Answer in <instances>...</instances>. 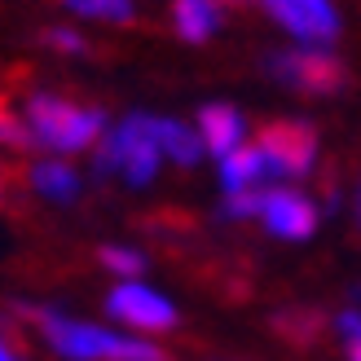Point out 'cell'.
Segmentation results:
<instances>
[{"instance_id":"6da1fadb","label":"cell","mask_w":361,"mask_h":361,"mask_svg":"<svg viewBox=\"0 0 361 361\" xmlns=\"http://www.w3.org/2000/svg\"><path fill=\"white\" fill-rule=\"evenodd\" d=\"M40 317L44 335L53 339V348L62 357H75V361H164L154 344H141V339H123L111 335L102 326H84V322H66V317H53V313H35Z\"/></svg>"},{"instance_id":"ba28073f","label":"cell","mask_w":361,"mask_h":361,"mask_svg":"<svg viewBox=\"0 0 361 361\" xmlns=\"http://www.w3.org/2000/svg\"><path fill=\"white\" fill-rule=\"evenodd\" d=\"M260 216H264V225L274 229L278 238H291V243L309 238V233L317 229V207L304 194H295V190H264Z\"/></svg>"},{"instance_id":"52a82bcc","label":"cell","mask_w":361,"mask_h":361,"mask_svg":"<svg viewBox=\"0 0 361 361\" xmlns=\"http://www.w3.org/2000/svg\"><path fill=\"white\" fill-rule=\"evenodd\" d=\"M106 309H111V317L128 322V326H137V331H168V326H176L172 304L164 295H154L150 286H137V282L115 286L111 300H106Z\"/></svg>"},{"instance_id":"44dd1931","label":"cell","mask_w":361,"mask_h":361,"mask_svg":"<svg viewBox=\"0 0 361 361\" xmlns=\"http://www.w3.org/2000/svg\"><path fill=\"white\" fill-rule=\"evenodd\" d=\"M221 5H251V0H221Z\"/></svg>"},{"instance_id":"e0dca14e","label":"cell","mask_w":361,"mask_h":361,"mask_svg":"<svg viewBox=\"0 0 361 361\" xmlns=\"http://www.w3.org/2000/svg\"><path fill=\"white\" fill-rule=\"evenodd\" d=\"M339 331H344V344H348V361H361V313H344Z\"/></svg>"},{"instance_id":"8992f818","label":"cell","mask_w":361,"mask_h":361,"mask_svg":"<svg viewBox=\"0 0 361 361\" xmlns=\"http://www.w3.org/2000/svg\"><path fill=\"white\" fill-rule=\"evenodd\" d=\"M260 5L278 18V23L309 44H331L339 35V13L331 0H260Z\"/></svg>"},{"instance_id":"8fae6325","label":"cell","mask_w":361,"mask_h":361,"mask_svg":"<svg viewBox=\"0 0 361 361\" xmlns=\"http://www.w3.org/2000/svg\"><path fill=\"white\" fill-rule=\"evenodd\" d=\"M172 23L180 31V40H207V35L221 27V0H176L172 5Z\"/></svg>"},{"instance_id":"7a4b0ae2","label":"cell","mask_w":361,"mask_h":361,"mask_svg":"<svg viewBox=\"0 0 361 361\" xmlns=\"http://www.w3.org/2000/svg\"><path fill=\"white\" fill-rule=\"evenodd\" d=\"M27 123H31V137L49 150H84L93 146L97 133H102V115L88 111V106L75 102H62V97H31L27 106Z\"/></svg>"},{"instance_id":"4fadbf2b","label":"cell","mask_w":361,"mask_h":361,"mask_svg":"<svg viewBox=\"0 0 361 361\" xmlns=\"http://www.w3.org/2000/svg\"><path fill=\"white\" fill-rule=\"evenodd\" d=\"M154 133H159L164 154H172L176 164H194V159L203 154V137H194L185 123H176V119H154Z\"/></svg>"},{"instance_id":"7c38bea8","label":"cell","mask_w":361,"mask_h":361,"mask_svg":"<svg viewBox=\"0 0 361 361\" xmlns=\"http://www.w3.org/2000/svg\"><path fill=\"white\" fill-rule=\"evenodd\" d=\"M274 331L286 339V344H317L322 339V331H326V317L322 313H313V309H286V313H278L274 317Z\"/></svg>"},{"instance_id":"5bb4252c","label":"cell","mask_w":361,"mask_h":361,"mask_svg":"<svg viewBox=\"0 0 361 361\" xmlns=\"http://www.w3.org/2000/svg\"><path fill=\"white\" fill-rule=\"evenodd\" d=\"M66 9L84 18H106V23H133V0H62Z\"/></svg>"},{"instance_id":"9a60e30c","label":"cell","mask_w":361,"mask_h":361,"mask_svg":"<svg viewBox=\"0 0 361 361\" xmlns=\"http://www.w3.org/2000/svg\"><path fill=\"white\" fill-rule=\"evenodd\" d=\"M31 180H35V190H44L53 198H71V194H75V172L62 168V164H40L31 172Z\"/></svg>"},{"instance_id":"9c48e42d","label":"cell","mask_w":361,"mask_h":361,"mask_svg":"<svg viewBox=\"0 0 361 361\" xmlns=\"http://www.w3.org/2000/svg\"><path fill=\"white\" fill-rule=\"evenodd\" d=\"M198 137H203V146L212 154H233L243 146V119L238 111H229V106H207L203 115H198Z\"/></svg>"},{"instance_id":"d6986e66","label":"cell","mask_w":361,"mask_h":361,"mask_svg":"<svg viewBox=\"0 0 361 361\" xmlns=\"http://www.w3.org/2000/svg\"><path fill=\"white\" fill-rule=\"evenodd\" d=\"M49 40L58 44V49H71V53H80L84 44H80V35H71V31H49Z\"/></svg>"},{"instance_id":"3957f363","label":"cell","mask_w":361,"mask_h":361,"mask_svg":"<svg viewBox=\"0 0 361 361\" xmlns=\"http://www.w3.org/2000/svg\"><path fill=\"white\" fill-rule=\"evenodd\" d=\"M159 159H164V146H159L154 119L133 115V119H123L111 133V141H106L97 164L102 168H119L133 185H146V180L154 176V168H159Z\"/></svg>"},{"instance_id":"ffe728a7","label":"cell","mask_w":361,"mask_h":361,"mask_svg":"<svg viewBox=\"0 0 361 361\" xmlns=\"http://www.w3.org/2000/svg\"><path fill=\"white\" fill-rule=\"evenodd\" d=\"M0 361H18V357H13V348H5V344H0Z\"/></svg>"},{"instance_id":"30bf717a","label":"cell","mask_w":361,"mask_h":361,"mask_svg":"<svg viewBox=\"0 0 361 361\" xmlns=\"http://www.w3.org/2000/svg\"><path fill=\"white\" fill-rule=\"evenodd\" d=\"M221 176H225V194H243V190H260V180H269L274 172H269L260 146H238L221 159Z\"/></svg>"},{"instance_id":"5b68a950","label":"cell","mask_w":361,"mask_h":361,"mask_svg":"<svg viewBox=\"0 0 361 361\" xmlns=\"http://www.w3.org/2000/svg\"><path fill=\"white\" fill-rule=\"evenodd\" d=\"M256 146L264 154V164L274 176H304L317 159V133L309 123H295V119H278V123H264Z\"/></svg>"},{"instance_id":"277c9868","label":"cell","mask_w":361,"mask_h":361,"mask_svg":"<svg viewBox=\"0 0 361 361\" xmlns=\"http://www.w3.org/2000/svg\"><path fill=\"white\" fill-rule=\"evenodd\" d=\"M269 71L282 80L300 88V93H313V97H326V93H339L348 84V71L339 58H331L322 44H304V49H282L269 58Z\"/></svg>"},{"instance_id":"ac0fdd59","label":"cell","mask_w":361,"mask_h":361,"mask_svg":"<svg viewBox=\"0 0 361 361\" xmlns=\"http://www.w3.org/2000/svg\"><path fill=\"white\" fill-rule=\"evenodd\" d=\"M0 141H5V146H27V141H31V133L5 111V106H0Z\"/></svg>"},{"instance_id":"7402d4cb","label":"cell","mask_w":361,"mask_h":361,"mask_svg":"<svg viewBox=\"0 0 361 361\" xmlns=\"http://www.w3.org/2000/svg\"><path fill=\"white\" fill-rule=\"evenodd\" d=\"M357 225H361V190H357Z\"/></svg>"},{"instance_id":"2e32d148","label":"cell","mask_w":361,"mask_h":361,"mask_svg":"<svg viewBox=\"0 0 361 361\" xmlns=\"http://www.w3.org/2000/svg\"><path fill=\"white\" fill-rule=\"evenodd\" d=\"M102 264L115 269V274H123V278L141 274V256H137V251H128V247H106L102 251Z\"/></svg>"}]
</instances>
